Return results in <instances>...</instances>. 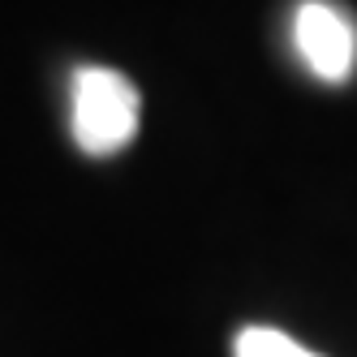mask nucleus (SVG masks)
<instances>
[{"instance_id": "nucleus-1", "label": "nucleus", "mask_w": 357, "mask_h": 357, "mask_svg": "<svg viewBox=\"0 0 357 357\" xmlns=\"http://www.w3.org/2000/svg\"><path fill=\"white\" fill-rule=\"evenodd\" d=\"M142 99L138 86L116 69L82 65L73 73V142L86 155H116L138 138Z\"/></svg>"}, {"instance_id": "nucleus-2", "label": "nucleus", "mask_w": 357, "mask_h": 357, "mask_svg": "<svg viewBox=\"0 0 357 357\" xmlns=\"http://www.w3.org/2000/svg\"><path fill=\"white\" fill-rule=\"evenodd\" d=\"M293 35H297V52L310 65L314 78L323 82H344L353 65H357V35L349 26V17L327 5V0H305L293 17Z\"/></svg>"}, {"instance_id": "nucleus-3", "label": "nucleus", "mask_w": 357, "mask_h": 357, "mask_svg": "<svg viewBox=\"0 0 357 357\" xmlns=\"http://www.w3.org/2000/svg\"><path fill=\"white\" fill-rule=\"evenodd\" d=\"M233 357H323V353L297 344L293 336H284V331H275V327H241Z\"/></svg>"}]
</instances>
